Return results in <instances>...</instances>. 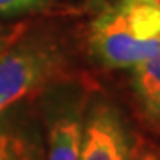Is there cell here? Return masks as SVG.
<instances>
[{
	"label": "cell",
	"instance_id": "1",
	"mask_svg": "<svg viewBox=\"0 0 160 160\" xmlns=\"http://www.w3.org/2000/svg\"><path fill=\"white\" fill-rule=\"evenodd\" d=\"M89 50L105 68H133L160 50V6L121 0L89 27Z\"/></svg>",
	"mask_w": 160,
	"mask_h": 160
},
{
	"label": "cell",
	"instance_id": "2",
	"mask_svg": "<svg viewBox=\"0 0 160 160\" xmlns=\"http://www.w3.org/2000/svg\"><path fill=\"white\" fill-rule=\"evenodd\" d=\"M64 55L57 43L45 38L12 43L0 57V112L57 78Z\"/></svg>",
	"mask_w": 160,
	"mask_h": 160
},
{
	"label": "cell",
	"instance_id": "3",
	"mask_svg": "<svg viewBox=\"0 0 160 160\" xmlns=\"http://www.w3.org/2000/svg\"><path fill=\"white\" fill-rule=\"evenodd\" d=\"M135 148L119 112L109 103H96L82 123L78 160H133Z\"/></svg>",
	"mask_w": 160,
	"mask_h": 160
},
{
	"label": "cell",
	"instance_id": "4",
	"mask_svg": "<svg viewBox=\"0 0 160 160\" xmlns=\"http://www.w3.org/2000/svg\"><path fill=\"white\" fill-rule=\"evenodd\" d=\"M132 84L144 118L160 130V50L132 68Z\"/></svg>",
	"mask_w": 160,
	"mask_h": 160
},
{
	"label": "cell",
	"instance_id": "5",
	"mask_svg": "<svg viewBox=\"0 0 160 160\" xmlns=\"http://www.w3.org/2000/svg\"><path fill=\"white\" fill-rule=\"evenodd\" d=\"M82 119L77 114L61 116L52 123L46 160H78Z\"/></svg>",
	"mask_w": 160,
	"mask_h": 160
},
{
	"label": "cell",
	"instance_id": "6",
	"mask_svg": "<svg viewBox=\"0 0 160 160\" xmlns=\"http://www.w3.org/2000/svg\"><path fill=\"white\" fill-rule=\"evenodd\" d=\"M0 112V160H38V149L22 130Z\"/></svg>",
	"mask_w": 160,
	"mask_h": 160
},
{
	"label": "cell",
	"instance_id": "7",
	"mask_svg": "<svg viewBox=\"0 0 160 160\" xmlns=\"http://www.w3.org/2000/svg\"><path fill=\"white\" fill-rule=\"evenodd\" d=\"M48 0H0V16H12L45 6Z\"/></svg>",
	"mask_w": 160,
	"mask_h": 160
},
{
	"label": "cell",
	"instance_id": "8",
	"mask_svg": "<svg viewBox=\"0 0 160 160\" xmlns=\"http://www.w3.org/2000/svg\"><path fill=\"white\" fill-rule=\"evenodd\" d=\"M133 160H160V149L141 144L133 151Z\"/></svg>",
	"mask_w": 160,
	"mask_h": 160
},
{
	"label": "cell",
	"instance_id": "9",
	"mask_svg": "<svg viewBox=\"0 0 160 160\" xmlns=\"http://www.w3.org/2000/svg\"><path fill=\"white\" fill-rule=\"evenodd\" d=\"M20 38V32L14 30V32H0V57L7 52V48L14 43V41Z\"/></svg>",
	"mask_w": 160,
	"mask_h": 160
},
{
	"label": "cell",
	"instance_id": "10",
	"mask_svg": "<svg viewBox=\"0 0 160 160\" xmlns=\"http://www.w3.org/2000/svg\"><path fill=\"white\" fill-rule=\"evenodd\" d=\"M144 2H151V4H158L160 6V0H144Z\"/></svg>",
	"mask_w": 160,
	"mask_h": 160
}]
</instances>
